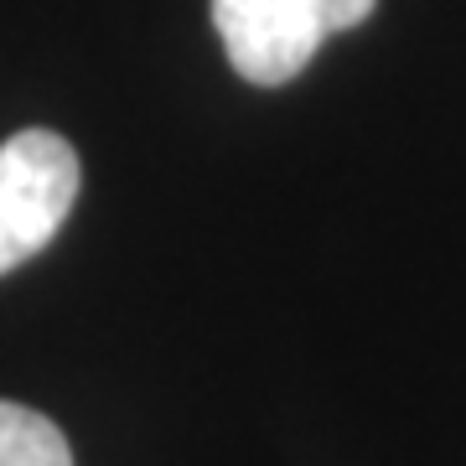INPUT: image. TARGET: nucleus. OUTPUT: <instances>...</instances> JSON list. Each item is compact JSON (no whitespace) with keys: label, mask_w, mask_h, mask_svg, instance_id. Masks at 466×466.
<instances>
[{"label":"nucleus","mask_w":466,"mask_h":466,"mask_svg":"<svg viewBox=\"0 0 466 466\" xmlns=\"http://www.w3.org/2000/svg\"><path fill=\"white\" fill-rule=\"evenodd\" d=\"M379 0H213V26L238 78L280 88L321 52L332 32H352Z\"/></svg>","instance_id":"nucleus-1"},{"label":"nucleus","mask_w":466,"mask_h":466,"mask_svg":"<svg viewBox=\"0 0 466 466\" xmlns=\"http://www.w3.org/2000/svg\"><path fill=\"white\" fill-rule=\"evenodd\" d=\"M73 202H78V156L63 135H11L0 146V275L47 249Z\"/></svg>","instance_id":"nucleus-2"},{"label":"nucleus","mask_w":466,"mask_h":466,"mask_svg":"<svg viewBox=\"0 0 466 466\" xmlns=\"http://www.w3.org/2000/svg\"><path fill=\"white\" fill-rule=\"evenodd\" d=\"M0 466H73V451L42 410L0 400Z\"/></svg>","instance_id":"nucleus-3"}]
</instances>
